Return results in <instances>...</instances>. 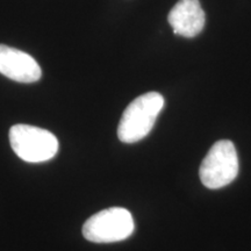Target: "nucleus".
<instances>
[{
	"mask_svg": "<svg viewBox=\"0 0 251 251\" xmlns=\"http://www.w3.org/2000/svg\"><path fill=\"white\" fill-rule=\"evenodd\" d=\"M134 219L128 209L112 207L91 216L83 226V235L93 243H114L134 233Z\"/></svg>",
	"mask_w": 251,
	"mask_h": 251,
	"instance_id": "obj_3",
	"label": "nucleus"
},
{
	"mask_svg": "<svg viewBox=\"0 0 251 251\" xmlns=\"http://www.w3.org/2000/svg\"><path fill=\"white\" fill-rule=\"evenodd\" d=\"M9 143L18 157L28 163L47 162L58 151V140L43 128L14 125L9 129Z\"/></svg>",
	"mask_w": 251,
	"mask_h": 251,
	"instance_id": "obj_2",
	"label": "nucleus"
},
{
	"mask_svg": "<svg viewBox=\"0 0 251 251\" xmlns=\"http://www.w3.org/2000/svg\"><path fill=\"white\" fill-rule=\"evenodd\" d=\"M164 107V98L157 92L137 97L124 111L118 127V137L124 143L139 142L150 133Z\"/></svg>",
	"mask_w": 251,
	"mask_h": 251,
	"instance_id": "obj_1",
	"label": "nucleus"
},
{
	"mask_svg": "<svg viewBox=\"0 0 251 251\" xmlns=\"http://www.w3.org/2000/svg\"><path fill=\"white\" fill-rule=\"evenodd\" d=\"M238 174V157L233 142L221 140L213 144L200 165L199 176L207 188L216 190L230 184Z\"/></svg>",
	"mask_w": 251,
	"mask_h": 251,
	"instance_id": "obj_4",
	"label": "nucleus"
},
{
	"mask_svg": "<svg viewBox=\"0 0 251 251\" xmlns=\"http://www.w3.org/2000/svg\"><path fill=\"white\" fill-rule=\"evenodd\" d=\"M0 74L18 83H35L42 76L39 63L21 50L0 45Z\"/></svg>",
	"mask_w": 251,
	"mask_h": 251,
	"instance_id": "obj_5",
	"label": "nucleus"
},
{
	"mask_svg": "<svg viewBox=\"0 0 251 251\" xmlns=\"http://www.w3.org/2000/svg\"><path fill=\"white\" fill-rule=\"evenodd\" d=\"M168 21L175 34L191 39L201 33L206 15L199 0H179L169 13Z\"/></svg>",
	"mask_w": 251,
	"mask_h": 251,
	"instance_id": "obj_6",
	"label": "nucleus"
}]
</instances>
